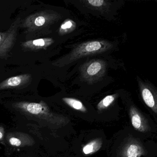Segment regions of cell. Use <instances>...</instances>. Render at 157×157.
Wrapping results in <instances>:
<instances>
[{"mask_svg":"<svg viewBox=\"0 0 157 157\" xmlns=\"http://www.w3.org/2000/svg\"><path fill=\"white\" fill-rule=\"evenodd\" d=\"M105 70V64L101 60H93L85 64L81 68L83 78L92 82L101 77Z\"/></svg>","mask_w":157,"mask_h":157,"instance_id":"obj_6","label":"cell"},{"mask_svg":"<svg viewBox=\"0 0 157 157\" xmlns=\"http://www.w3.org/2000/svg\"><path fill=\"white\" fill-rule=\"evenodd\" d=\"M111 44L105 41H94L86 42L79 45L69 55L53 62V65L62 67L79 58L101 53L108 50Z\"/></svg>","mask_w":157,"mask_h":157,"instance_id":"obj_3","label":"cell"},{"mask_svg":"<svg viewBox=\"0 0 157 157\" xmlns=\"http://www.w3.org/2000/svg\"><path fill=\"white\" fill-rule=\"evenodd\" d=\"M141 96L146 105L155 113H157V97L153 92L147 87H141Z\"/></svg>","mask_w":157,"mask_h":157,"instance_id":"obj_11","label":"cell"},{"mask_svg":"<svg viewBox=\"0 0 157 157\" xmlns=\"http://www.w3.org/2000/svg\"><path fill=\"white\" fill-rule=\"evenodd\" d=\"M147 154V151L142 144L132 137L122 143L118 153L119 157H141Z\"/></svg>","mask_w":157,"mask_h":157,"instance_id":"obj_5","label":"cell"},{"mask_svg":"<svg viewBox=\"0 0 157 157\" xmlns=\"http://www.w3.org/2000/svg\"><path fill=\"white\" fill-rule=\"evenodd\" d=\"M5 136V128L3 126H0V141L3 140Z\"/></svg>","mask_w":157,"mask_h":157,"instance_id":"obj_17","label":"cell"},{"mask_svg":"<svg viewBox=\"0 0 157 157\" xmlns=\"http://www.w3.org/2000/svg\"><path fill=\"white\" fill-rule=\"evenodd\" d=\"M129 115L131 124L136 130L146 133L151 130L148 122L146 117L134 106H131L129 111Z\"/></svg>","mask_w":157,"mask_h":157,"instance_id":"obj_9","label":"cell"},{"mask_svg":"<svg viewBox=\"0 0 157 157\" xmlns=\"http://www.w3.org/2000/svg\"><path fill=\"white\" fill-rule=\"evenodd\" d=\"M117 94L107 95L101 100L97 105V108L98 111H102L108 108L114 102L117 96Z\"/></svg>","mask_w":157,"mask_h":157,"instance_id":"obj_14","label":"cell"},{"mask_svg":"<svg viewBox=\"0 0 157 157\" xmlns=\"http://www.w3.org/2000/svg\"><path fill=\"white\" fill-rule=\"evenodd\" d=\"M57 18V14L52 11H40L30 14L23 21H21L20 26L24 29L25 33L29 36H40L44 34Z\"/></svg>","mask_w":157,"mask_h":157,"instance_id":"obj_2","label":"cell"},{"mask_svg":"<svg viewBox=\"0 0 157 157\" xmlns=\"http://www.w3.org/2000/svg\"><path fill=\"white\" fill-rule=\"evenodd\" d=\"M62 101L68 106L74 110L80 111L82 113H86L87 111L83 104L79 100L72 98L65 97L62 98Z\"/></svg>","mask_w":157,"mask_h":157,"instance_id":"obj_13","label":"cell"},{"mask_svg":"<svg viewBox=\"0 0 157 157\" xmlns=\"http://www.w3.org/2000/svg\"><path fill=\"white\" fill-rule=\"evenodd\" d=\"M6 140L10 145L17 147H31L35 144V140L29 134L17 131L8 133Z\"/></svg>","mask_w":157,"mask_h":157,"instance_id":"obj_7","label":"cell"},{"mask_svg":"<svg viewBox=\"0 0 157 157\" xmlns=\"http://www.w3.org/2000/svg\"><path fill=\"white\" fill-rule=\"evenodd\" d=\"M13 106L26 115L45 121L46 123L56 127L66 125L70 122L67 117L53 113L44 101L39 102L20 101L14 103Z\"/></svg>","mask_w":157,"mask_h":157,"instance_id":"obj_1","label":"cell"},{"mask_svg":"<svg viewBox=\"0 0 157 157\" xmlns=\"http://www.w3.org/2000/svg\"><path fill=\"white\" fill-rule=\"evenodd\" d=\"M21 20L20 17L11 25L5 32H0V59H7L13 48L17 39V32L20 27Z\"/></svg>","mask_w":157,"mask_h":157,"instance_id":"obj_4","label":"cell"},{"mask_svg":"<svg viewBox=\"0 0 157 157\" xmlns=\"http://www.w3.org/2000/svg\"><path fill=\"white\" fill-rule=\"evenodd\" d=\"M88 5L94 8H100L106 5V2L103 0H88L86 1Z\"/></svg>","mask_w":157,"mask_h":157,"instance_id":"obj_16","label":"cell"},{"mask_svg":"<svg viewBox=\"0 0 157 157\" xmlns=\"http://www.w3.org/2000/svg\"><path fill=\"white\" fill-rule=\"evenodd\" d=\"M54 43L53 38L46 37L27 40L23 42L21 46L25 51H35L45 50Z\"/></svg>","mask_w":157,"mask_h":157,"instance_id":"obj_10","label":"cell"},{"mask_svg":"<svg viewBox=\"0 0 157 157\" xmlns=\"http://www.w3.org/2000/svg\"><path fill=\"white\" fill-rule=\"evenodd\" d=\"M32 80V75L29 73L10 77L0 83V90L25 87L31 83Z\"/></svg>","mask_w":157,"mask_h":157,"instance_id":"obj_8","label":"cell"},{"mask_svg":"<svg viewBox=\"0 0 157 157\" xmlns=\"http://www.w3.org/2000/svg\"><path fill=\"white\" fill-rule=\"evenodd\" d=\"M102 144V139L97 138L84 145L82 147V152L86 155L94 154L101 148Z\"/></svg>","mask_w":157,"mask_h":157,"instance_id":"obj_12","label":"cell"},{"mask_svg":"<svg viewBox=\"0 0 157 157\" xmlns=\"http://www.w3.org/2000/svg\"><path fill=\"white\" fill-rule=\"evenodd\" d=\"M75 27V24L74 22L71 20H67L60 25L59 29V34L63 35L67 33L72 31Z\"/></svg>","mask_w":157,"mask_h":157,"instance_id":"obj_15","label":"cell"}]
</instances>
